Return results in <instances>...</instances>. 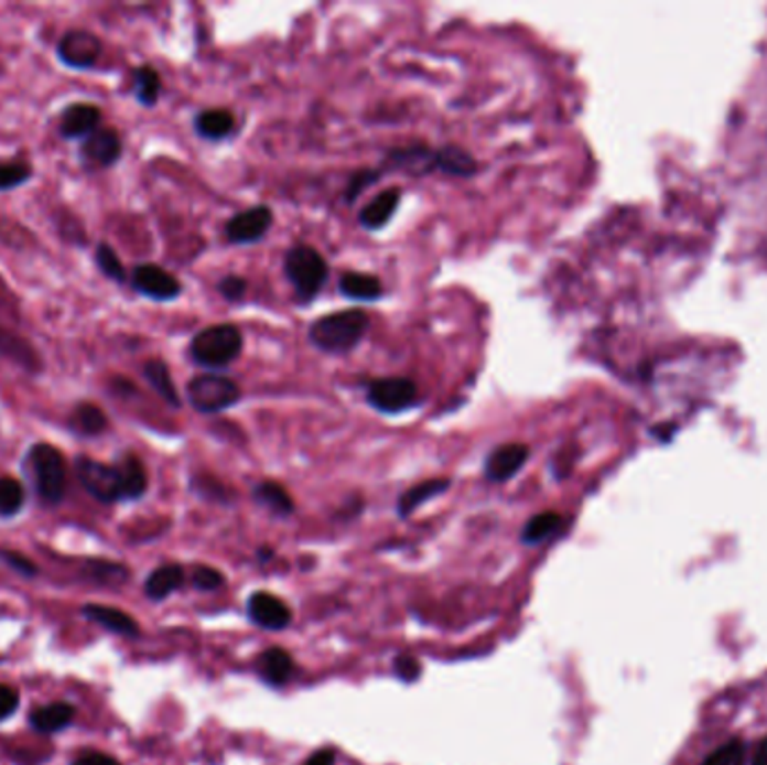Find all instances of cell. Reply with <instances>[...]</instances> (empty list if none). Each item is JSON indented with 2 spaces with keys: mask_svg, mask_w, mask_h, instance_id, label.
<instances>
[{
  "mask_svg": "<svg viewBox=\"0 0 767 765\" xmlns=\"http://www.w3.org/2000/svg\"><path fill=\"white\" fill-rule=\"evenodd\" d=\"M368 331V316L364 310H342L316 319L307 337L312 346L324 353H350Z\"/></svg>",
  "mask_w": 767,
  "mask_h": 765,
  "instance_id": "6da1fadb",
  "label": "cell"
},
{
  "mask_svg": "<svg viewBox=\"0 0 767 765\" xmlns=\"http://www.w3.org/2000/svg\"><path fill=\"white\" fill-rule=\"evenodd\" d=\"M285 277L299 303H310L328 281V263L314 247L296 245L285 254Z\"/></svg>",
  "mask_w": 767,
  "mask_h": 765,
  "instance_id": "7a4b0ae2",
  "label": "cell"
},
{
  "mask_svg": "<svg viewBox=\"0 0 767 765\" xmlns=\"http://www.w3.org/2000/svg\"><path fill=\"white\" fill-rule=\"evenodd\" d=\"M242 351V335L234 324H216L191 342V357L205 368H225Z\"/></svg>",
  "mask_w": 767,
  "mask_h": 765,
  "instance_id": "3957f363",
  "label": "cell"
},
{
  "mask_svg": "<svg viewBox=\"0 0 767 765\" xmlns=\"http://www.w3.org/2000/svg\"><path fill=\"white\" fill-rule=\"evenodd\" d=\"M30 467H32V476L36 483V492L39 496L54 505L58 503L63 496H66V485H68V470H66V461H63L61 452L52 444H34L30 450Z\"/></svg>",
  "mask_w": 767,
  "mask_h": 765,
  "instance_id": "277c9868",
  "label": "cell"
},
{
  "mask_svg": "<svg viewBox=\"0 0 767 765\" xmlns=\"http://www.w3.org/2000/svg\"><path fill=\"white\" fill-rule=\"evenodd\" d=\"M186 396L191 407L201 413H220L240 400V389L227 375L205 373L188 381Z\"/></svg>",
  "mask_w": 767,
  "mask_h": 765,
  "instance_id": "5b68a950",
  "label": "cell"
},
{
  "mask_svg": "<svg viewBox=\"0 0 767 765\" xmlns=\"http://www.w3.org/2000/svg\"><path fill=\"white\" fill-rule=\"evenodd\" d=\"M366 400L379 413L396 416L413 409L420 402V391L409 377H381L368 381Z\"/></svg>",
  "mask_w": 767,
  "mask_h": 765,
  "instance_id": "8992f818",
  "label": "cell"
},
{
  "mask_svg": "<svg viewBox=\"0 0 767 765\" xmlns=\"http://www.w3.org/2000/svg\"><path fill=\"white\" fill-rule=\"evenodd\" d=\"M77 476H79L82 485L86 487V492L93 494L97 500L112 503V500L123 498L117 465H106V463H99L95 459L82 456V459H77Z\"/></svg>",
  "mask_w": 767,
  "mask_h": 765,
  "instance_id": "52a82bcc",
  "label": "cell"
},
{
  "mask_svg": "<svg viewBox=\"0 0 767 765\" xmlns=\"http://www.w3.org/2000/svg\"><path fill=\"white\" fill-rule=\"evenodd\" d=\"M272 223H274V214L270 207L266 205L249 207L227 220L225 236L229 243H236V245L259 243L270 231Z\"/></svg>",
  "mask_w": 767,
  "mask_h": 765,
  "instance_id": "ba28073f",
  "label": "cell"
},
{
  "mask_svg": "<svg viewBox=\"0 0 767 765\" xmlns=\"http://www.w3.org/2000/svg\"><path fill=\"white\" fill-rule=\"evenodd\" d=\"M58 58L66 63L71 68H93L99 54H101V41L88 32V30H71L63 34V39L58 41Z\"/></svg>",
  "mask_w": 767,
  "mask_h": 765,
  "instance_id": "9c48e42d",
  "label": "cell"
},
{
  "mask_svg": "<svg viewBox=\"0 0 767 765\" xmlns=\"http://www.w3.org/2000/svg\"><path fill=\"white\" fill-rule=\"evenodd\" d=\"M530 459V448L523 442H507L496 448L485 459V476L491 483H505L511 476H517Z\"/></svg>",
  "mask_w": 767,
  "mask_h": 765,
  "instance_id": "30bf717a",
  "label": "cell"
},
{
  "mask_svg": "<svg viewBox=\"0 0 767 765\" xmlns=\"http://www.w3.org/2000/svg\"><path fill=\"white\" fill-rule=\"evenodd\" d=\"M133 288L153 301H173L182 294L180 281L153 263H144L133 270Z\"/></svg>",
  "mask_w": 767,
  "mask_h": 765,
  "instance_id": "8fae6325",
  "label": "cell"
},
{
  "mask_svg": "<svg viewBox=\"0 0 767 765\" xmlns=\"http://www.w3.org/2000/svg\"><path fill=\"white\" fill-rule=\"evenodd\" d=\"M247 613L253 624H259L270 631H281L290 624L292 611L288 608L285 602L270 593H253L247 604Z\"/></svg>",
  "mask_w": 767,
  "mask_h": 765,
  "instance_id": "7c38bea8",
  "label": "cell"
},
{
  "mask_svg": "<svg viewBox=\"0 0 767 765\" xmlns=\"http://www.w3.org/2000/svg\"><path fill=\"white\" fill-rule=\"evenodd\" d=\"M121 155V140L115 129L108 126H99L95 133H90L82 144V158L86 164L93 166H110Z\"/></svg>",
  "mask_w": 767,
  "mask_h": 765,
  "instance_id": "4fadbf2b",
  "label": "cell"
},
{
  "mask_svg": "<svg viewBox=\"0 0 767 765\" xmlns=\"http://www.w3.org/2000/svg\"><path fill=\"white\" fill-rule=\"evenodd\" d=\"M101 112L93 104H73L61 115L58 131L63 138H88L99 129Z\"/></svg>",
  "mask_w": 767,
  "mask_h": 765,
  "instance_id": "5bb4252c",
  "label": "cell"
},
{
  "mask_svg": "<svg viewBox=\"0 0 767 765\" xmlns=\"http://www.w3.org/2000/svg\"><path fill=\"white\" fill-rule=\"evenodd\" d=\"M400 198H402V191L398 186L393 188H387V191H381L379 196H375L359 214V223L370 229V231H377L381 229L384 225H389V220L393 218L398 205H400Z\"/></svg>",
  "mask_w": 767,
  "mask_h": 765,
  "instance_id": "9a60e30c",
  "label": "cell"
},
{
  "mask_svg": "<svg viewBox=\"0 0 767 765\" xmlns=\"http://www.w3.org/2000/svg\"><path fill=\"white\" fill-rule=\"evenodd\" d=\"M234 131H236V119L225 108L203 110L196 117V133L205 140L220 142V140H227Z\"/></svg>",
  "mask_w": 767,
  "mask_h": 765,
  "instance_id": "2e32d148",
  "label": "cell"
},
{
  "mask_svg": "<svg viewBox=\"0 0 767 765\" xmlns=\"http://www.w3.org/2000/svg\"><path fill=\"white\" fill-rule=\"evenodd\" d=\"M75 708L71 703H50L32 712V728L41 734H54L66 730L75 721Z\"/></svg>",
  "mask_w": 767,
  "mask_h": 765,
  "instance_id": "e0dca14e",
  "label": "cell"
},
{
  "mask_svg": "<svg viewBox=\"0 0 767 765\" xmlns=\"http://www.w3.org/2000/svg\"><path fill=\"white\" fill-rule=\"evenodd\" d=\"M84 615L97 624H101L104 628L112 631V633H119V635H128V637H133L140 633V626L138 622L119 611V608H112V606H99V604H88L84 608Z\"/></svg>",
  "mask_w": 767,
  "mask_h": 765,
  "instance_id": "ac0fdd59",
  "label": "cell"
},
{
  "mask_svg": "<svg viewBox=\"0 0 767 765\" xmlns=\"http://www.w3.org/2000/svg\"><path fill=\"white\" fill-rule=\"evenodd\" d=\"M259 674H261V678L268 685L281 687V685H285L292 678L294 662H292V658H290V654L285 649L272 647V649L261 654V658H259Z\"/></svg>",
  "mask_w": 767,
  "mask_h": 765,
  "instance_id": "d6986e66",
  "label": "cell"
},
{
  "mask_svg": "<svg viewBox=\"0 0 767 765\" xmlns=\"http://www.w3.org/2000/svg\"><path fill=\"white\" fill-rule=\"evenodd\" d=\"M452 481L450 478H429V481H422L418 485H413L411 489H407L400 500H398V515L400 517H409L413 509H418L420 505H424L426 500L440 496L442 492L450 489Z\"/></svg>",
  "mask_w": 767,
  "mask_h": 765,
  "instance_id": "ffe728a7",
  "label": "cell"
},
{
  "mask_svg": "<svg viewBox=\"0 0 767 765\" xmlns=\"http://www.w3.org/2000/svg\"><path fill=\"white\" fill-rule=\"evenodd\" d=\"M117 472H119V478H121V492H123V498H140L147 487H149V476H147V470L142 465V461L133 454H126L119 463H117Z\"/></svg>",
  "mask_w": 767,
  "mask_h": 765,
  "instance_id": "44dd1931",
  "label": "cell"
},
{
  "mask_svg": "<svg viewBox=\"0 0 767 765\" xmlns=\"http://www.w3.org/2000/svg\"><path fill=\"white\" fill-rule=\"evenodd\" d=\"M435 155H437V151H431L426 147H407V149H398L389 155V166L404 169L413 175H422V173L437 169Z\"/></svg>",
  "mask_w": 767,
  "mask_h": 765,
  "instance_id": "7402d4cb",
  "label": "cell"
},
{
  "mask_svg": "<svg viewBox=\"0 0 767 765\" xmlns=\"http://www.w3.org/2000/svg\"><path fill=\"white\" fill-rule=\"evenodd\" d=\"M339 292L353 301H377L384 294V285L372 274L346 272L339 277Z\"/></svg>",
  "mask_w": 767,
  "mask_h": 765,
  "instance_id": "603a6c76",
  "label": "cell"
},
{
  "mask_svg": "<svg viewBox=\"0 0 767 765\" xmlns=\"http://www.w3.org/2000/svg\"><path fill=\"white\" fill-rule=\"evenodd\" d=\"M184 582V570L177 563H166L160 565L158 570L151 572V578L147 580V595L155 602L169 597L171 593H175Z\"/></svg>",
  "mask_w": 767,
  "mask_h": 765,
  "instance_id": "cb8c5ba5",
  "label": "cell"
},
{
  "mask_svg": "<svg viewBox=\"0 0 767 765\" xmlns=\"http://www.w3.org/2000/svg\"><path fill=\"white\" fill-rule=\"evenodd\" d=\"M253 496H256V500L270 507L272 513H277V515H292L294 513V500L281 483L263 481L253 487Z\"/></svg>",
  "mask_w": 767,
  "mask_h": 765,
  "instance_id": "d4e9b609",
  "label": "cell"
},
{
  "mask_svg": "<svg viewBox=\"0 0 767 765\" xmlns=\"http://www.w3.org/2000/svg\"><path fill=\"white\" fill-rule=\"evenodd\" d=\"M435 166H437L440 171H444V173L463 175V177L476 173V160H474L467 151H463V149H458V147H444V149H440L437 155H435Z\"/></svg>",
  "mask_w": 767,
  "mask_h": 765,
  "instance_id": "484cf974",
  "label": "cell"
},
{
  "mask_svg": "<svg viewBox=\"0 0 767 765\" xmlns=\"http://www.w3.org/2000/svg\"><path fill=\"white\" fill-rule=\"evenodd\" d=\"M0 355L19 362L28 370L39 368L36 351L25 340H21V337H17V335H12L8 331H0Z\"/></svg>",
  "mask_w": 767,
  "mask_h": 765,
  "instance_id": "4316f807",
  "label": "cell"
},
{
  "mask_svg": "<svg viewBox=\"0 0 767 765\" xmlns=\"http://www.w3.org/2000/svg\"><path fill=\"white\" fill-rule=\"evenodd\" d=\"M563 524V517L557 515V513H541L537 517H532L526 528H523V535H521V541L528 543V546H537L545 539H550L552 535H557V530L561 528Z\"/></svg>",
  "mask_w": 767,
  "mask_h": 765,
  "instance_id": "83f0119b",
  "label": "cell"
},
{
  "mask_svg": "<svg viewBox=\"0 0 767 765\" xmlns=\"http://www.w3.org/2000/svg\"><path fill=\"white\" fill-rule=\"evenodd\" d=\"M144 375L149 379V385L173 407H180V398H177V391L173 387V379H171V373L166 368V364L162 359H151L144 364Z\"/></svg>",
  "mask_w": 767,
  "mask_h": 765,
  "instance_id": "f1b7e54d",
  "label": "cell"
},
{
  "mask_svg": "<svg viewBox=\"0 0 767 765\" xmlns=\"http://www.w3.org/2000/svg\"><path fill=\"white\" fill-rule=\"evenodd\" d=\"M133 84H136L138 101L144 104L147 108H153L158 104L160 90H162V79H160L158 71L151 66H140L133 73Z\"/></svg>",
  "mask_w": 767,
  "mask_h": 765,
  "instance_id": "f546056e",
  "label": "cell"
},
{
  "mask_svg": "<svg viewBox=\"0 0 767 765\" xmlns=\"http://www.w3.org/2000/svg\"><path fill=\"white\" fill-rule=\"evenodd\" d=\"M73 427L84 435H97L108 427V418L97 405L84 402L73 411Z\"/></svg>",
  "mask_w": 767,
  "mask_h": 765,
  "instance_id": "4dcf8cb0",
  "label": "cell"
},
{
  "mask_svg": "<svg viewBox=\"0 0 767 765\" xmlns=\"http://www.w3.org/2000/svg\"><path fill=\"white\" fill-rule=\"evenodd\" d=\"M23 503H25L23 485L12 476L0 478V517L19 515Z\"/></svg>",
  "mask_w": 767,
  "mask_h": 765,
  "instance_id": "1f68e13d",
  "label": "cell"
},
{
  "mask_svg": "<svg viewBox=\"0 0 767 765\" xmlns=\"http://www.w3.org/2000/svg\"><path fill=\"white\" fill-rule=\"evenodd\" d=\"M95 257H97V266H99V270H101V272H104L108 279L117 281V283H123V281H126V270H123V263L119 261V257H117L115 249H112L110 245L101 243V245L97 247V254H95Z\"/></svg>",
  "mask_w": 767,
  "mask_h": 765,
  "instance_id": "d6a6232c",
  "label": "cell"
},
{
  "mask_svg": "<svg viewBox=\"0 0 767 765\" xmlns=\"http://www.w3.org/2000/svg\"><path fill=\"white\" fill-rule=\"evenodd\" d=\"M702 765H745V747L741 741H730L714 750Z\"/></svg>",
  "mask_w": 767,
  "mask_h": 765,
  "instance_id": "836d02e7",
  "label": "cell"
},
{
  "mask_svg": "<svg viewBox=\"0 0 767 765\" xmlns=\"http://www.w3.org/2000/svg\"><path fill=\"white\" fill-rule=\"evenodd\" d=\"M32 177V169L25 162H6L0 164V191L25 184Z\"/></svg>",
  "mask_w": 767,
  "mask_h": 765,
  "instance_id": "e575fe53",
  "label": "cell"
},
{
  "mask_svg": "<svg viewBox=\"0 0 767 765\" xmlns=\"http://www.w3.org/2000/svg\"><path fill=\"white\" fill-rule=\"evenodd\" d=\"M191 580H194V586L201 591H216L225 584V578L220 575V572L209 565H198L194 570V575H191Z\"/></svg>",
  "mask_w": 767,
  "mask_h": 765,
  "instance_id": "d590c367",
  "label": "cell"
},
{
  "mask_svg": "<svg viewBox=\"0 0 767 765\" xmlns=\"http://www.w3.org/2000/svg\"><path fill=\"white\" fill-rule=\"evenodd\" d=\"M218 290L227 301H240L247 294V281L236 274H229L218 283Z\"/></svg>",
  "mask_w": 767,
  "mask_h": 765,
  "instance_id": "8d00e7d4",
  "label": "cell"
},
{
  "mask_svg": "<svg viewBox=\"0 0 767 765\" xmlns=\"http://www.w3.org/2000/svg\"><path fill=\"white\" fill-rule=\"evenodd\" d=\"M19 691L10 685H0V721H6L12 716L19 708Z\"/></svg>",
  "mask_w": 767,
  "mask_h": 765,
  "instance_id": "74e56055",
  "label": "cell"
},
{
  "mask_svg": "<svg viewBox=\"0 0 767 765\" xmlns=\"http://www.w3.org/2000/svg\"><path fill=\"white\" fill-rule=\"evenodd\" d=\"M393 667H396L398 678H400V680H404V682H413V680H418V678H420V671H422L420 662H418L415 658H411V656H398Z\"/></svg>",
  "mask_w": 767,
  "mask_h": 765,
  "instance_id": "f35d334b",
  "label": "cell"
},
{
  "mask_svg": "<svg viewBox=\"0 0 767 765\" xmlns=\"http://www.w3.org/2000/svg\"><path fill=\"white\" fill-rule=\"evenodd\" d=\"M377 177H379V173H375V171H359V173H355L350 177V188H348V194H346V201L353 203L366 186L377 182Z\"/></svg>",
  "mask_w": 767,
  "mask_h": 765,
  "instance_id": "ab89813d",
  "label": "cell"
},
{
  "mask_svg": "<svg viewBox=\"0 0 767 765\" xmlns=\"http://www.w3.org/2000/svg\"><path fill=\"white\" fill-rule=\"evenodd\" d=\"M0 559H6L14 570L23 572V575H30V578L36 575V565L19 552H0Z\"/></svg>",
  "mask_w": 767,
  "mask_h": 765,
  "instance_id": "60d3db41",
  "label": "cell"
},
{
  "mask_svg": "<svg viewBox=\"0 0 767 765\" xmlns=\"http://www.w3.org/2000/svg\"><path fill=\"white\" fill-rule=\"evenodd\" d=\"M73 765H121V763L104 752H84L75 758Z\"/></svg>",
  "mask_w": 767,
  "mask_h": 765,
  "instance_id": "b9f144b4",
  "label": "cell"
},
{
  "mask_svg": "<svg viewBox=\"0 0 767 765\" xmlns=\"http://www.w3.org/2000/svg\"><path fill=\"white\" fill-rule=\"evenodd\" d=\"M303 765H335V752L331 747L318 750Z\"/></svg>",
  "mask_w": 767,
  "mask_h": 765,
  "instance_id": "7bdbcfd3",
  "label": "cell"
},
{
  "mask_svg": "<svg viewBox=\"0 0 767 765\" xmlns=\"http://www.w3.org/2000/svg\"><path fill=\"white\" fill-rule=\"evenodd\" d=\"M752 765H767V739H763V741L756 745Z\"/></svg>",
  "mask_w": 767,
  "mask_h": 765,
  "instance_id": "ee69618b",
  "label": "cell"
}]
</instances>
